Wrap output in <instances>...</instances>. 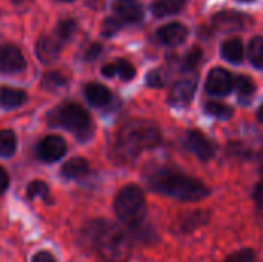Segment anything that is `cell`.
<instances>
[{
	"mask_svg": "<svg viewBox=\"0 0 263 262\" xmlns=\"http://www.w3.org/2000/svg\"><path fill=\"white\" fill-rule=\"evenodd\" d=\"M62 2H71V0H62Z\"/></svg>",
	"mask_w": 263,
	"mask_h": 262,
	"instance_id": "38",
	"label": "cell"
},
{
	"mask_svg": "<svg viewBox=\"0 0 263 262\" xmlns=\"http://www.w3.org/2000/svg\"><path fill=\"white\" fill-rule=\"evenodd\" d=\"M46 122L51 127L69 131L80 142L89 141L94 134V122L91 114L88 113V110L76 102H65L48 111Z\"/></svg>",
	"mask_w": 263,
	"mask_h": 262,
	"instance_id": "4",
	"label": "cell"
},
{
	"mask_svg": "<svg viewBox=\"0 0 263 262\" xmlns=\"http://www.w3.org/2000/svg\"><path fill=\"white\" fill-rule=\"evenodd\" d=\"M114 213L128 227H137L146 216V201L140 187L125 185L114 198Z\"/></svg>",
	"mask_w": 263,
	"mask_h": 262,
	"instance_id": "5",
	"label": "cell"
},
{
	"mask_svg": "<svg viewBox=\"0 0 263 262\" xmlns=\"http://www.w3.org/2000/svg\"><path fill=\"white\" fill-rule=\"evenodd\" d=\"M102 53V45L100 43H92V45H89V48L85 51V60H94V59H97L99 57V54Z\"/></svg>",
	"mask_w": 263,
	"mask_h": 262,
	"instance_id": "32",
	"label": "cell"
},
{
	"mask_svg": "<svg viewBox=\"0 0 263 262\" xmlns=\"http://www.w3.org/2000/svg\"><path fill=\"white\" fill-rule=\"evenodd\" d=\"M242 2H251V0H242Z\"/></svg>",
	"mask_w": 263,
	"mask_h": 262,
	"instance_id": "39",
	"label": "cell"
},
{
	"mask_svg": "<svg viewBox=\"0 0 263 262\" xmlns=\"http://www.w3.org/2000/svg\"><path fill=\"white\" fill-rule=\"evenodd\" d=\"M262 171H263V161H262Z\"/></svg>",
	"mask_w": 263,
	"mask_h": 262,
	"instance_id": "40",
	"label": "cell"
},
{
	"mask_svg": "<svg viewBox=\"0 0 263 262\" xmlns=\"http://www.w3.org/2000/svg\"><path fill=\"white\" fill-rule=\"evenodd\" d=\"M205 110L208 114L217 117V119H230L233 116V110L220 102H216V100H211L205 105Z\"/></svg>",
	"mask_w": 263,
	"mask_h": 262,
	"instance_id": "24",
	"label": "cell"
},
{
	"mask_svg": "<svg viewBox=\"0 0 263 262\" xmlns=\"http://www.w3.org/2000/svg\"><path fill=\"white\" fill-rule=\"evenodd\" d=\"M157 36L162 43L168 46H177L185 42L188 29L182 23H168L157 31Z\"/></svg>",
	"mask_w": 263,
	"mask_h": 262,
	"instance_id": "13",
	"label": "cell"
},
{
	"mask_svg": "<svg viewBox=\"0 0 263 262\" xmlns=\"http://www.w3.org/2000/svg\"><path fill=\"white\" fill-rule=\"evenodd\" d=\"M257 117H259V120L263 124V105L259 108V111H257Z\"/></svg>",
	"mask_w": 263,
	"mask_h": 262,
	"instance_id": "37",
	"label": "cell"
},
{
	"mask_svg": "<svg viewBox=\"0 0 263 262\" xmlns=\"http://www.w3.org/2000/svg\"><path fill=\"white\" fill-rule=\"evenodd\" d=\"M9 185V176L6 173V170L3 167H0V195H3L8 190Z\"/></svg>",
	"mask_w": 263,
	"mask_h": 262,
	"instance_id": "34",
	"label": "cell"
},
{
	"mask_svg": "<svg viewBox=\"0 0 263 262\" xmlns=\"http://www.w3.org/2000/svg\"><path fill=\"white\" fill-rule=\"evenodd\" d=\"M254 201L260 208H263V181L257 184V187L254 190Z\"/></svg>",
	"mask_w": 263,
	"mask_h": 262,
	"instance_id": "36",
	"label": "cell"
},
{
	"mask_svg": "<svg viewBox=\"0 0 263 262\" xmlns=\"http://www.w3.org/2000/svg\"><path fill=\"white\" fill-rule=\"evenodd\" d=\"M185 145L200 161H210L214 156V147H213V144L200 131H196V130L188 131L186 133V137H185Z\"/></svg>",
	"mask_w": 263,
	"mask_h": 262,
	"instance_id": "9",
	"label": "cell"
},
{
	"mask_svg": "<svg viewBox=\"0 0 263 262\" xmlns=\"http://www.w3.org/2000/svg\"><path fill=\"white\" fill-rule=\"evenodd\" d=\"M119 29H120V22H119L117 19H106V20L103 22V26H102L103 36H106V37L114 36Z\"/></svg>",
	"mask_w": 263,
	"mask_h": 262,
	"instance_id": "31",
	"label": "cell"
},
{
	"mask_svg": "<svg viewBox=\"0 0 263 262\" xmlns=\"http://www.w3.org/2000/svg\"><path fill=\"white\" fill-rule=\"evenodd\" d=\"M102 74L105 77H114L117 74V68H116V63H106L102 66Z\"/></svg>",
	"mask_w": 263,
	"mask_h": 262,
	"instance_id": "35",
	"label": "cell"
},
{
	"mask_svg": "<svg viewBox=\"0 0 263 262\" xmlns=\"http://www.w3.org/2000/svg\"><path fill=\"white\" fill-rule=\"evenodd\" d=\"M26 102V93L18 88L0 86V107L5 110H14Z\"/></svg>",
	"mask_w": 263,
	"mask_h": 262,
	"instance_id": "16",
	"label": "cell"
},
{
	"mask_svg": "<svg viewBox=\"0 0 263 262\" xmlns=\"http://www.w3.org/2000/svg\"><path fill=\"white\" fill-rule=\"evenodd\" d=\"M160 141V131L153 122L143 119L129 120L116 133L111 154L114 161L126 164L134 161L142 151L156 148Z\"/></svg>",
	"mask_w": 263,
	"mask_h": 262,
	"instance_id": "1",
	"label": "cell"
},
{
	"mask_svg": "<svg viewBox=\"0 0 263 262\" xmlns=\"http://www.w3.org/2000/svg\"><path fill=\"white\" fill-rule=\"evenodd\" d=\"M196 80L191 79H185V80H179L177 83H174V86L171 88L170 93V103L173 107L177 108H183L186 105H190V102L194 97L196 93Z\"/></svg>",
	"mask_w": 263,
	"mask_h": 262,
	"instance_id": "10",
	"label": "cell"
},
{
	"mask_svg": "<svg viewBox=\"0 0 263 262\" xmlns=\"http://www.w3.org/2000/svg\"><path fill=\"white\" fill-rule=\"evenodd\" d=\"M60 174L65 179H72V181L83 179L89 174V164L85 158H72L62 165Z\"/></svg>",
	"mask_w": 263,
	"mask_h": 262,
	"instance_id": "15",
	"label": "cell"
},
{
	"mask_svg": "<svg viewBox=\"0 0 263 262\" xmlns=\"http://www.w3.org/2000/svg\"><path fill=\"white\" fill-rule=\"evenodd\" d=\"M26 198L28 199L40 198L42 201L49 204L51 202V193H49L48 184L43 182V181H32V182H29V185L26 188Z\"/></svg>",
	"mask_w": 263,
	"mask_h": 262,
	"instance_id": "21",
	"label": "cell"
},
{
	"mask_svg": "<svg viewBox=\"0 0 263 262\" xmlns=\"http://www.w3.org/2000/svg\"><path fill=\"white\" fill-rule=\"evenodd\" d=\"M222 56L231 63H240L243 60V43L237 37H231L222 45Z\"/></svg>",
	"mask_w": 263,
	"mask_h": 262,
	"instance_id": "17",
	"label": "cell"
},
{
	"mask_svg": "<svg viewBox=\"0 0 263 262\" xmlns=\"http://www.w3.org/2000/svg\"><path fill=\"white\" fill-rule=\"evenodd\" d=\"M206 91L216 96H225L234 88V79L231 73L223 68H213L206 79Z\"/></svg>",
	"mask_w": 263,
	"mask_h": 262,
	"instance_id": "8",
	"label": "cell"
},
{
	"mask_svg": "<svg viewBox=\"0 0 263 262\" xmlns=\"http://www.w3.org/2000/svg\"><path fill=\"white\" fill-rule=\"evenodd\" d=\"M247 17L239 12H219L214 17V25L220 29H237L245 25Z\"/></svg>",
	"mask_w": 263,
	"mask_h": 262,
	"instance_id": "18",
	"label": "cell"
},
{
	"mask_svg": "<svg viewBox=\"0 0 263 262\" xmlns=\"http://www.w3.org/2000/svg\"><path fill=\"white\" fill-rule=\"evenodd\" d=\"M83 239L106 262H126L131 256V241L123 229L106 219H94L83 229Z\"/></svg>",
	"mask_w": 263,
	"mask_h": 262,
	"instance_id": "2",
	"label": "cell"
},
{
	"mask_svg": "<svg viewBox=\"0 0 263 262\" xmlns=\"http://www.w3.org/2000/svg\"><path fill=\"white\" fill-rule=\"evenodd\" d=\"M166 82L165 74L160 69H153L148 76H146V83L153 88H162Z\"/></svg>",
	"mask_w": 263,
	"mask_h": 262,
	"instance_id": "28",
	"label": "cell"
},
{
	"mask_svg": "<svg viewBox=\"0 0 263 262\" xmlns=\"http://www.w3.org/2000/svg\"><path fill=\"white\" fill-rule=\"evenodd\" d=\"M149 187L162 195H166L170 198L179 199V201H200L208 196V188L200 181L162 168L148 176Z\"/></svg>",
	"mask_w": 263,
	"mask_h": 262,
	"instance_id": "3",
	"label": "cell"
},
{
	"mask_svg": "<svg viewBox=\"0 0 263 262\" xmlns=\"http://www.w3.org/2000/svg\"><path fill=\"white\" fill-rule=\"evenodd\" d=\"M85 97L92 107H97V108L111 107L112 99H114L112 93L105 85L97 83V82H89L85 86Z\"/></svg>",
	"mask_w": 263,
	"mask_h": 262,
	"instance_id": "11",
	"label": "cell"
},
{
	"mask_svg": "<svg viewBox=\"0 0 263 262\" xmlns=\"http://www.w3.org/2000/svg\"><path fill=\"white\" fill-rule=\"evenodd\" d=\"M76 31V22L72 19H65V20H60L57 23V28H55V34L59 39L62 40H68Z\"/></svg>",
	"mask_w": 263,
	"mask_h": 262,
	"instance_id": "26",
	"label": "cell"
},
{
	"mask_svg": "<svg viewBox=\"0 0 263 262\" xmlns=\"http://www.w3.org/2000/svg\"><path fill=\"white\" fill-rule=\"evenodd\" d=\"M35 54L39 60L45 65L55 62L60 56V45L52 37L42 36L35 43Z\"/></svg>",
	"mask_w": 263,
	"mask_h": 262,
	"instance_id": "12",
	"label": "cell"
},
{
	"mask_svg": "<svg viewBox=\"0 0 263 262\" xmlns=\"http://www.w3.org/2000/svg\"><path fill=\"white\" fill-rule=\"evenodd\" d=\"M223 262H254V253L250 249H243L240 252L230 255Z\"/></svg>",
	"mask_w": 263,
	"mask_h": 262,
	"instance_id": "29",
	"label": "cell"
},
{
	"mask_svg": "<svg viewBox=\"0 0 263 262\" xmlns=\"http://www.w3.org/2000/svg\"><path fill=\"white\" fill-rule=\"evenodd\" d=\"M26 68L22 51L11 43L0 45V74H17Z\"/></svg>",
	"mask_w": 263,
	"mask_h": 262,
	"instance_id": "7",
	"label": "cell"
},
{
	"mask_svg": "<svg viewBox=\"0 0 263 262\" xmlns=\"http://www.w3.org/2000/svg\"><path fill=\"white\" fill-rule=\"evenodd\" d=\"M37 156L42 162L52 164L60 161L66 153V142L62 136L49 134L45 136L37 145Z\"/></svg>",
	"mask_w": 263,
	"mask_h": 262,
	"instance_id": "6",
	"label": "cell"
},
{
	"mask_svg": "<svg viewBox=\"0 0 263 262\" xmlns=\"http://www.w3.org/2000/svg\"><path fill=\"white\" fill-rule=\"evenodd\" d=\"M17 150V136L12 130L0 131V158H11Z\"/></svg>",
	"mask_w": 263,
	"mask_h": 262,
	"instance_id": "20",
	"label": "cell"
},
{
	"mask_svg": "<svg viewBox=\"0 0 263 262\" xmlns=\"http://www.w3.org/2000/svg\"><path fill=\"white\" fill-rule=\"evenodd\" d=\"M200 57H202L200 49H199V48H194V49H193V51H190V53H188V56L185 57L183 68H185V69H193V68H196V65L199 63Z\"/></svg>",
	"mask_w": 263,
	"mask_h": 262,
	"instance_id": "30",
	"label": "cell"
},
{
	"mask_svg": "<svg viewBox=\"0 0 263 262\" xmlns=\"http://www.w3.org/2000/svg\"><path fill=\"white\" fill-rule=\"evenodd\" d=\"M250 59L257 68H263V37H254L251 40Z\"/></svg>",
	"mask_w": 263,
	"mask_h": 262,
	"instance_id": "25",
	"label": "cell"
},
{
	"mask_svg": "<svg viewBox=\"0 0 263 262\" xmlns=\"http://www.w3.org/2000/svg\"><path fill=\"white\" fill-rule=\"evenodd\" d=\"M183 3H185V0H154L151 5V9H153L154 15L163 17V15H170V14L180 11Z\"/></svg>",
	"mask_w": 263,
	"mask_h": 262,
	"instance_id": "19",
	"label": "cell"
},
{
	"mask_svg": "<svg viewBox=\"0 0 263 262\" xmlns=\"http://www.w3.org/2000/svg\"><path fill=\"white\" fill-rule=\"evenodd\" d=\"M32 262H57V261H55V258H54L49 252L42 250V252H37V253L32 256Z\"/></svg>",
	"mask_w": 263,
	"mask_h": 262,
	"instance_id": "33",
	"label": "cell"
},
{
	"mask_svg": "<svg viewBox=\"0 0 263 262\" xmlns=\"http://www.w3.org/2000/svg\"><path fill=\"white\" fill-rule=\"evenodd\" d=\"M116 19L120 23H139L143 19V8L134 2H122L114 6Z\"/></svg>",
	"mask_w": 263,
	"mask_h": 262,
	"instance_id": "14",
	"label": "cell"
},
{
	"mask_svg": "<svg viewBox=\"0 0 263 262\" xmlns=\"http://www.w3.org/2000/svg\"><path fill=\"white\" fill-rule=\"evenodd\" d=\"M116 68H117V74H119L120 79L125 80V82L134 79V76H136V68H134V65H133L131 62L125 60V59L117 60Z\"/></svg>",
	"mask_w": 263,
	"mask_h": 262,
	"instance_id": "27",
	"label": "cell"
},
{
	"mask_svg": "<svg viewBox=\"0 0 263 262\" xmlns=\"http://www.w3.org/2000/svg\"><path fill=\"white\" fill-rule=\"evenodd\" d=\"M234 86H236L237 94H239L240 99H250L256 91V85L248 76H239L234 80Z\"/></svg>",
	"mask_w": 263,
	"mask_h": 262,
	"instance_id": "23",
	"label": "cell"
},
{
	"mask_svg": "<svg viewBox=\"0 0 263 262\" xmlns=\"http://www.w3.org/2000/svg\"><path fill=\"white\" fill-rule=\"evenodd\" d=\"M66 77L62 74V73H57V71H51V73H46L42 79V86L45 90H49V91H55V90H60L66 85Z\"/></svg>",
	"mask_w": 263,
	"mask_h": 262,
	"instance_id": "22",
	"label": "cell"
}]
</instances>
